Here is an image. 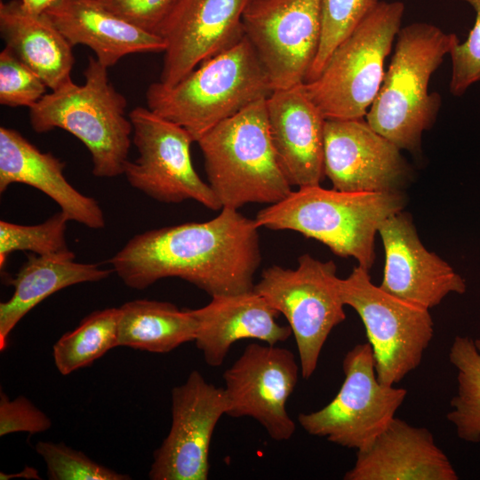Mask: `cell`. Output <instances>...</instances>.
<instances>
[{"label":"cell","instance_id":"1","mask_svg":"<svg viewBox=\"0 0 480 480\" xmlns=\"http://www.w3.org/2000/svg\"><path fill=\"white\" fill-rule=\"evenodd\" d=\"M258 228L255 220L222 208L208 221L137 234L108 262L136 290L179 277L211 297L247 292L261 262Z\"/></svg>","mask_w":480,"mask_h":480},{"label":"cell","instance_id":"2","mask_svg":"<svg viewBox=\"0 0 480 480\" xmlns=\"http://www.w3.org/2000/svg\"><path fill=\"white\" fill-rule=\"evenodd\" d=\"M404 206V196L397 190L349 192L311 185L261 209L254 220L259 228L293 230L314 238L338 256L355 258L369 271L376 232Z\"/></svg>","mask_w":480,"mask_h":480},{"label":"cell","instance_id":"3","mask_svg":"<svg viewBox=\"0 0 480 480\" xmlns=\"http://www.w3.org/2000/svg\"><path fill=\"white\" fill-rule=\"evenodd\" d=\"M460 41L454 33L415 22L401 28L391 62L365 119L400 149L413 151L434 124L441 96L428 92L431 76Z\"/></svg>","mask_w":480,"mask_h":480},{"label":"cell","instance_id":"4","mask_svg":"<svg viewBox=\"0 0 480 480\" xmlns=\"http://www.w3.org/2000/svg\"><path fill=\"white\" fill-rule=\"evenodd\" d=\"M273 92L267 72L244 37L201 63L178 84L147 89L151 111L181 126L197 141L208 131Z\"/></svg>","mask_w":480,"mask_h":480},{"label":"cell","instance_id":"5","mask_svg":"<svg viewBox=\"0 0 480 480\" xmlns=\"http://www.w3.org/2000/svg\"><path fill=\"white\" fill-rule=\"evenodd\" d=\"M84 75L82 85L71 79L29 108L30 124L36 133L55 128L71 133L90 152L93 175L114 178L124 174L132 143L127 100L96 58L89 57Z\"/></svg>","mask_w":480,"mask_h":480},{"label":"cell","instance_id":"6","mask_svg":"<svg viewBox=\"0 0 480 480\" xmlns=\"http://www.w3.org/2000/svg\"><path fill=\"white\" fill-rule=\"evenodd\" d=\"M266 99L222 121L196 141L208 184L222 208L273 204L292 191L271 141Z\"/></svg>","mask_w":480,"mask_h":480},{"label":"cell","instance_id":"7","mask_svg":"<svg viewBox=\"0 0 480 480\" xmlns=\"http://www.w3.org/2000/svg\"><path fill=\"white\" fill-rule=\"evenodd\" d=\"M404 4L380 1L334 50L304 89L325 119L365 117L381 86L384 63L401 28Z\"/></svg>","mask_w":480,"mask_h":480},{"label":"cell","instance_id":"8","mask_svg":"<svg viewBox=\"0 0 480 480\" xmlns=\"http://www.w3.org/2000/svg\"><path fill=\"white\" fill-rule=\"evenodd\" d=\"M295 269L273 265L262 271L253 290L289 323L298 349L301 376L315 372L331 332L346 315L336 265L306 253Z\"/></svg>","mask_w":480,"mask_h":480},{"label":"cell","instance_id":"9","mask_svg":"<svg viewBox=\"0 0 480 480\" xmlns=\"http://www.w3.org/2000/svg\"><path fill=\"white\" fill-rule=\"evenodd\" d=\"M339 286L345 306L356 311L365 327L378 380L388 386L400 382L420 364L434 336L428 308L373 284L360 266L340 278Z\"/></svg>","mask_w":480,"mask_h":480},{"label":"cell","instance_id":"10","mask_svg":"<svg viewBox=\"0 0 480 480\" xmlns=\"http://www.w3.org/2000/svg\"><path fill=\"white\" fill-rule=\"evenodd\" d=\"M342 368L344 380L334 398L318 411L299 414L298 422L311 436L361 451L395 418L407 390L378 380L369 342L349 349Z\"/></svg>","mask_w":480,"mask_h":480},{"label":"cell","instance_id":"11","mask_svg":"<svg viewBox=\"0 0 480 480\" xmlns=\"http://www.w3.org/2000/svg\"><path fill=\"white\" fill-rule=\"evenodd\" d=\"M128 116L132 142L139 153L124 168L132 188L162 203L191 199L211 210L222 208L210 185L193 166L190 146L195 141L184 128L148 108L137 107Z\"/></svg>","mask_w":480,"mask_h":480},{"label":"cell","instance_id":"12","mask_svg":"<svg viewBox=\"0 0 480 480\" xmlns=\"http://www.w3.org/2000/svg\"><path fill=\"white\" fill-rule=\"evenodd\" d=\"M243 26L273 91L305 82L320 44L321 0H252Z\"/></svg>","mask_w":480,"mask_h":480},{"label":"cell","instance_id":"13","mask_svg":"<svg viewBox=\"0 0 480 480\" xmlns=\"http://www.w3.org/2000/svg\"><path fill=\"white\" fill-rule=\"evenodd\" d=\"M294 354L276 345L250 343L223 373L233 418L250 417L275 441H288L296 430L286 403L298 383Z\"/></svg>","mask_w":480,"mask_h":480},{"label":"cell","instance_id":"14","mask_svg":"<svg viewBox=\"0 0 480 480\" xmlns=\"http://www.w3.org/2000/svg\"><path fill=\"white\" fill-rule=\"evenodd\" d=\"M228 409L224 388L193 370L172 390V425L154 452L149 479L206 480L212 434Z\"/></svg>","mask_w":480,"mask_h":480},{"label":"cell","instance_id":"15","mask_svg":"<svg viewBox=\"0 0 480 480\" xmlns=\"http://www.w3.org/2000/svg\"><path fill=\"white\" fill-rule=\"evenodd\" d=\"M251 1L178 0L157 32L165 44L158 82L172 86L242 40L243 16Z\"/></svg>","mask_w":480,"mask_h":480},{"label":"cell","instance_id":"16","mask_svg":"<svg viewBox=\"0 0 480 480\" xmlns=\"http://www.w3.org/2000/svg\"><path fill=\"white\" fill-rule=\"evenodd\" d=\"M324 172L340 191H391L403 182L409 167L401 149L364 117L326 119Z\"/></svg>","mask_w":480,"mask_h":480},{"label":"cell","instance_id":"17","mask_svg":"<svg viewBox=\"0 0 480 480\" xmlns=\"http://www.w3.org/2000/svg\"><path fill=\"white\" fill-rule=\"evenodd\" d=\"M378 233L386 256L382 290L428 309L451 292H465L463 279L422 244L408 214L389 216Z\"/></svg>","mask_w":480,"mask_h":480},{"label":"cell","instance_id":"18","mask_svg":"<svg viewBox=\"0 0 480 480\" xmlns=\"http://www.w3.org/2000/svg\"><path fill=\"white\" fill-rule=\"evenodd\" d=\"M266 111L273 148L290 185H320L326 119L303 84L274 90L266 99Z\"/></svg>","mask_w":480,"mask_h":480},{"label":"cell","instance_id":"19","mask_svg":"<svg viewBox=\"0 0 480 480\" xmlns=\"http://www.w3.org/2000/svg\"><path fill=\"white\" fill-rule=\"evenodd\" d=\"M345 480H457L446 454L426 428L394 418L365 449L356 451Z\"/></svg>","mask_w":480,"mask_h":480},{"label":"cell","instance_id":"20","mask_svg":"<svg viewBox=\"0 0 480 480\" xmlns=\"http://www.w3.org/2000/svg\"><path fill=\"white\" fill-rule=\"evenodd\" d=\"M189 312L196 324L194 342L212 367L223 364L236 341L253 339L276 345L292 334L289 325L276 322L279 313L253 289L213 296L207 305Z\"/></svg>","mask_w":480,"mask_h":480},{"label":"cell","instance_id":"21","mask_svg":"<svg viewBox=\"0 0 480 480\" xmlns=\"http://www.w3.org/2000/svg\"><path fill=\"white\" fill-rule=\"evenodd\" d=\"M65 164L40 151L18 131L0 127V192L14 183L31 186L52 198L69 220L90 228L105 227L99 203L76 190L65 178Z\"/></svg>","mask_w":480,"mask_h":480},{"label":"cell","instance_id":"22","mask_svg":"<svg viewBox=\"0 0 480 480\" xmlns=\"http://www.w3.org/2000/svg\"><path fill=\"white\" fill-rule=\"evenodd\" d=\"M45 13L72 46L91 48L108 68L126 55L165 49L158 35L124 20L99 0H59Z\"/></svg>","mask_w":480,"mask_h":480},{"label":"cell","instance_id":"23","mask_svg":"<svg viewBox=\"0 0 480 480\" xmlns=\"http://www.w3.org/2000/svg\"><path fill=\"white\" fill-rule=\"evenodd\" d=\"M0 34L6 47L52 91L71 80L73 46L46 13H29L20 0L1 2Z\"/></svg>","mask_w":480,"mask_h":480},{"label":"cell","instance_id":"24","mask_svg":"<svg viewBox=\"0 0 480 480\" xmlns=\"http://www.w3.org/2000/svg\"><path fill=\"white\" fill-rule=\"evenodd\" d=\"M73 252L48 255L31 254L9 284L12 297L0 303V350L5 349L8 337L16 324L32 308L50 295L74 284L108 278L113 269L99 264L80 263Z\"/></svg>","mask_w":480,"mask_h":480},{"label":"cell","instance_id":"25","mask_svg":"<svg viewBox=\"0 0 480 480\" xmlns=\"http://www.w3.org/2000/svg\"><path fill=\"white\" fill-rule=\"evenodd\" d=\"M118 344L154 353H167L194 341L196 324L189 309L172 303L134 300L119 308Z\"/></svg>","mask_w":480,"mask_h":480},{"label":"cell","instance_id":"26","mask_svg":"<svg viewBox=\"0 0 480 480\" xmlns=\"http://www.w3.org/2000/svg\"><path fill=\"white\" fill-rule=\"evenodd\" d=\"M119 308L95 310L53 345L56 368L62 375L91 365L118 344Z\"/></svg>","mask_w":480,"mask_h":480},{"label":"cell","instance_id":"27","mask_svg":"<svg viewBox=\"0 0 480 480\" xmlns=\"http://www.w3.org/2000/svg\"><path fill=\"white\" fill-rule=\"evenodd\" d=\"M449 360L457 370V393L451 400L447 420L456 434L468 443L480 442V339L456 336Z\"/></svg>","mask_w":480,"mask_h":480},{"label":"cell","instance_id":"28","mask_svg":"<svg viewBox=\"0 0 480 480\" xmlns=\"http://www.w3.org/2000/svg\"><path fill=\"white\" fill-rule=\"evenodd\" d=\"M379 0H321L318 52L304 83L316 79L334 50L377 7Z\"/></svg>","mask_w":480,"mask_h":480},{"label":"cell","instance_id":"29","mask_svg":"<svg viewBox=\"0 0 480 480\" xmlns=\"http://www.w3.org/2000/svg\"><path fill=\"white\" fill-rule=\"evenodd\" d=\"M68 220L61 211L37 225L0 220V268H4L9 254L16 251H29L37 255L69 251L65 238Z\"/></svg>","mask_w":480,"mask_h":480},{"label":"cell","instance_id":"30","mask_svg":"<svg viewBox=\"0 0 480 480\" xmlns=\"http://www.w3.org/2000/svg\"><path fill=\"white\" fill-rule=\"evenodd\" d=\"M36 452L44 459L50 480H130L128 475L118 473L90 459L84 452L64 443L39 441Z\"/></svg>","mask_w":480,"mask_h":480},{"label":"cell","instance_id":"31","mask_svg":"<svg viewBox=\"0 0 480 480\" xmlns=\"http://www.w3.org/2000/svg\"><path fill=\"white\" fill-rule=\"evenodd\" d=\"M48 86L6 46L0 52V103L28 107L38 102Z\"/></svg>","mask_w":480,"mask_h":480},{"label":"cell","instance_id":"32","mask_svg":"<svg viewBox=\"0 0 480 480\" xmlns=\"http://www.w3.org/2000/svg\"><path fill=\"white\" fill-rule=\"evenodd\" d=\"M462 1L474 8L476 20L467 39L456 43L449 53L452 60L450 92L457 97L480 82V0Z\"/></svg>","mask_w":480,"mask_h":480},{"label":"cell","instance_id":"33","mask_svg":"<svg viewBox=\"0 0 480 480\" xmlns=\"http://www.w3.org/2000/svg\"><path fill=\"white\" fill-rule=\"evenodd\" d=\"M52 427L51 419L26 396L11 400L0 392V436L16 432L35 435Z\"/></svg>","mask_w":480,"mask_h":480},{"label":"cell","instance_id":"34","mask_svg":"<svg viewBox=\"0 0 480 480\" xmlns=\"http://www.w3.org/2000/svg\"><path fill=\"white\" fill-rule=\"evenodd\" d=\"M108 10L152 34L168 17L178 0H99Z\"/></svg>","mask_w":480,"mask_h":480},{"label":"cell","instance_id":"35","mask_svg":"<svg viewBox=\"0 0 480 480\" xmlns=\"http://www.w3.org/2000/svg\"><path fill=\"white\" fill-rule=\"evenodd\" d=\"M22 7L32 14H43L59 0H20Z\"/></svg>","mask_w":480,"mask_h":480},{"label":"cell","instance_id":"36","mask_svg":"<svg viewBox=\"0 0 480 480\" xmlns=\"http://www.w3.org/2000/svg\"><path fill=\"white\" fill-rule=\"evenodd\" d=\"M12 478H26V479H42L36 468L26 466L20 472L14 474H7L1 472L0 479L8 480Z\"/></svg>","mask_w":480,"mask_h":480}]
</instances>
